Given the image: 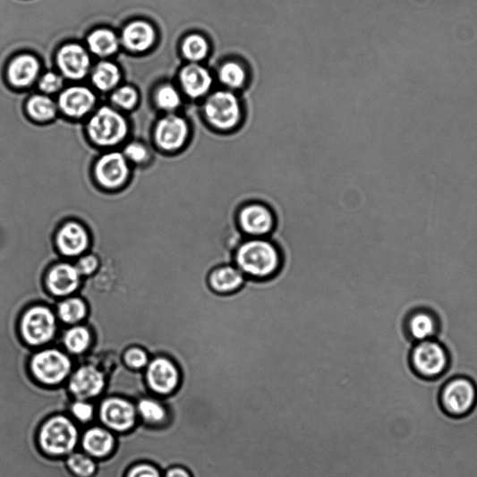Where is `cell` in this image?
<instances>
[{
    "label": "cell",
    "instance_id": "6da1fadb",
    "mask_svg": "<svg viewBox=\"0 0 477 477\" xmlns=\"http://www.w3.org/2000/svg\"><path fill=\"white\" fill-rule=\"evenodd\" d=\"M24 306L0 298V450L18 444L38 430L48 401L49 388L30 369L39 351L19 332Z\"/></svg>",
    "mask_w": 477,
    "mask_h": 477
},
{
    "label": "cell",
    "instance_id": "7a4b0ae2",
    "mask_svg": "<svg viewBox=\"0 0 477 477\" xmlns=\"http://www.w3.org/2000/svg\"><path fill=\"white\" fill-rule=\"evenodd\" d=\"M234 262L245 277L262 281L278 274L282 256L277 245L266 238H249L237 247Z\"/></svg>",
    "mask_w": 477,
    "mask_h": 477
},
{
    "label": "cell",
    "instance_id": "3957f363",
    "mask_svg": "<svg viewBox=\"0 0 477 477\" xmlns=\"http://www.w3.org/2000/svg\"><path fill=\"white\" fill-rule=\"evenodd\" d=\"M82 429L70 415H54L39 428V447L47 456L65 458L80 448Z\"/></svg>",
    "mask_w": 477,
    "mask_h": 477
},
{
    "label": "cell",
    "instance_id": "277c9868",
    "mask_svg": "<svg viewBox=\"0 0 477 477\" xmlns=\"http://www.w3.org/2000/svg\"><path fill=\"white\" fill-rule=\"evenodd\" d=\"M439 400L441 410L448 417L466 418L477 406V385L468 376H453L442 385Z\"/></svg>",
    "mask_w": 477,
    "mask_h": 477
},
{
    "label": "cell",
    "instance_id": "5b68a950",
    "mask_svg": "<svg viewBox=\"0 0 477 477\" xmlns=\"http://www.w3.org/2000/svg\"><path fill=\"white\" fill-rule=\"evenodd\" d=\"M408 365L419 379L435 381L449 371L451 360L447 349L431 338L418 343L411 353Z\"/></svg>",
    "mask_w": 477,
    "mask_h": 477
},
{
    "label": "cell",
    "instance_id": "8992f818",
    "mask_svg": "<svg viewBox=\"0 0 477 477\" xmlns=\"http://www.w3.org/2000/svg\"><path fill=\"white\" fill-rule=\"evenodd\" d=\"M30 369L39 384L47 388H56L71 377L74 363L71 355L61 349H43L32 356Z\"/></svg>",
    "mask_w": 477,
    "mask_h": 477
},
{
    "label": "cell",
    "instance_id": "52a82bcc",
    "mask_svg": "<svg viewBox=\"0 0 477 477\" xmlns=\"http://www.w3.org/2000/svg\"><path fill=\"white\" fill-rule=\"evenodd\" d=\"M19 332L24 342L38 348L52 342L57 333L56 316L49 306L36 304L22 312Z\"/></svg>",
    "mask_w": 477,
    "mask_h": 477
},
{
    "label": "cell",
    "instance_id": "ba28073f",
    "mask_svg": "<svg viewBox=\"0 0 477 477\" xmlns=\"http://www.w3.org/2000/svg\"><path fill=\"white\" fill-rule=\"evenodd\" d=\"M96 402L98 423L113 433H127L140 421L135 403L128 398L108 396H102Z\"/></svg>",
    "mask_w": 477,
    "mask_h": 477
},
{
    "label": "cell",
    "instance_id": "9c48e42d",
    "mask_svg": "<svg viewBox=\"0 0 477 477\" xmlns=\"http://www.w3.org/2000/svg\"><path fill=\"white\" fill-rule=\"evenodd\" d=\"M204 116L214 128L231 131L242 120V107L238 98L230 90H217L204 105Z\"/></svg>",
    "mask_w": 477,
    "mask_h": 477
},
{
    "label": "cell",
    "instance_id": "30bf717a",
    "mask_svg": "<svg viewBox=\"0 0 477 477\" xmlns=\"http://www.w3.org/2000/svg\"><path fill=\"white\" fill-rule=\"evenodd\" d=\"M87 129L89 138L96 144L109 147L120 143L125 138L127 124L119 112L104 106L89 120Z\"/></svg>",
    "mask_w": 477,
    "mask_h": 477
},
{
    "label": "cell",
    "instance_id": "8fae6325",
    "mask_svg": "<svg viewBox=\"0 0 477 477\" xmlns=\"http://www.w3.org/2000/svg\"><path fill=\"white\" fill-rule=\"evenodd\" d=\"M144 374L148 388L152 395L158 396L173 395L181 383V371L178 366L165 355L151 358Z\"/></svg>",
    "mask_w": 477,
    "mask_h": 477
},
{
    "label": "cell",
    "instance_id": "7c38bea8",
    "mask_svg": "<svg viewBox=\"0 0 477 477\" xmlns=\"http://www.w3.org/2000/svg\"><path fill=\"white\" fill-rule=\"evenodd\" d=\"M68 391L74 399L98 401L106 388L104 373L93 365L78 366L66 381Z\"/></svg>",
    "mask_w": 477,
    "mask_h": 477
},
{
    "label": "cell",
    "instance_id": "4fadbf2b",
    "mask_svg": "<svg viewBox=\"0 0 477 477\" xmlns=\"http://www.w3.org/2000/svg\"><path fill=\"white\" fill-rule=\"evenodd\" d=\"M236 219L239 229L249 238H265L277 226L275 213L260 202L245 204L238 211Z\"/></svg>",
    "mask_w": 477,
    "mask_h": 477
},
{
    "label": "cell",
    "instance_id": "5bb4252c",
    "mask_svg": "<svg viewBox=\"0 0 477 477\" xmlns=\"http://www.w3.org/2000/svg\"><path fill=\"white\" fill-rule=\"evenodd\" d=\"M55 241L59 253L66 259L78 258L89 247L88 230L78 220L65 221L58 229Z\"/></svg>",
    "mask_w": 477,
    "mask_h": 477
},
{
    "label": "cell",
    "instance_id": "9a60e30c",
    "mask_svg": "<svg viewBox=\"0 0 477 477\" xmlns=\"http://www.w3.org/2000/svg\"><path fill=\"white\" fill-rule=\"evenodd\" d=\"M116 444V434L101 424L82 429L80 448L96 460L109 457L115 452Z\"/></svg>",
    "mask_w": 477,
    "mask_h": 477
},
{
    "label": "cell",
    "instance_id": "2e32d148",
    "mask_svg": "<svg viewBox=\"0 0 477 477\" xmlns=\"http://www.w3.org/2000/svg\"><path fill=\"white\" fill-rule=\"evenodd\" d=\"M95 173L98 183L103 188L116 190L125 183L130 170L125 156L119 152H112L99 158Z\"/></svg>",
    "mask_w": 477,
    "mask_h": 477
},
{
    "label": "cell",
    "instance_id": "e0dca14e",
    "mask_svg": "<svg viewBox=\"0 0 477 477\" xmlns=\"http://www.w3.org/2000/svg\"><path fill=\"white\" fill-rule=\"evenodd\" d=\"M81 277L75 265L58 262L53 265L47 276V286L53 296L65 298L71 296L81 286Z\"/></svg>",
    "mask_w": 477,
    "mask_h": 477
},
{
    "label": "cell",
    "instance_id": "ac0fdd59",
    "mask_svg": "<svg viewBox=\"0 0 477 477\" xmlns=\"http://www.w3.org/2000/svg\"><path fill=\"white\" fill-rule=\"evenodd\" d=\"M190 128L188 123L177 115H168L158 122L155 138L162 149L173 151L183 146L188 139Z\"/></svg>",
    "mask_w": 477,
    "mask_h": 477
},
{
    "label": "cell",
    "instance_id": "d6986e66",
    "mask_svg": "<svg viewBox=\"0 0 477 477\" xmlns=\"http://www.w3.org/2000/svg\"><path fill=\"white\" fill-rule=\"evenodd\" d=\"M57 64L62 74L72 80H81L89 72L90 59L81 45H64L57 54Z\"/></svg>",
    "mask_w": 477,
    "mask_h": 477
},
{
    "label": "cell",
    "instance_id": "ffe728a7",
    "mask_svg": "<svg viewBox=\"0 0 477 477\" xmlns=\"http://www.w3.org/2000/svg\"><path fill=\"white\" fill-rule=\"evenodd\" d=\"M96 97L92 90L82 86L67 88L59 97L58 105L65 115L81 118L92 110Z\"/></svg>",
    "mask_w": 477,
    "mask_h": 477
},
{
    "label": "cell",
    "instance_id": "44dd1931",
    "mask_svg": "<svg viewBox=\"0 0 477 477\" xmlns=\"http://www.w3.org/2000/svg\"><path fill=\"white\" fill-rule=\"evenodd\" d=\"M180 83L186 95L200 98L209 94L213 85V77L208 68L192 63L180 72Z\"/></svg>",
    "mask_w": 477,
    "mask_h": 477
},
{
    "label": "cell",
    "instance_id": "7402d4cb",
    "mask_svg": "<svg viewBox=\"0 0 477 477\" xmlns=\"http://www.w3.org/2000/svg\"><path fill=\"white\" fill-rule=\"evenodd\" d=\"M40 71L39 62L30 55H21L12 59L7 66L6 77L11 85L17 88L30 86Z\"/></svg>",
    "mask_w": 477,
    "mask_h": 477
},
{
    "label": "cell",
    "instance_id": "603a6c76",
    "mask_svg": "<svg viewBox=\"0 0 477 477\" xmlns=\"http://www.w3.org/2000/svg\"><path fill=\"white\" fill-rule=\"evenodd\" d=\"M245 277L243 272L234 265H222L214 268L209 277V285L217 294H234L244 285Z\"/></svg>",
    "mask_w": 477,
    "mask_h": 477
},
{
    "label": "cell",
    "instance_id": "cb8c5ba5",
    "mask_svg": "<svg viewBox=\"0 0 477 477\" xmlns=\"http://www.w3.org/2000/svg\"><path fill=\"white\" fill-rule=\"evenodd\" d=\"M155 31L145 21H134L124 30L122 41L124 47L132 52L149 50L155 41Z\"/></svg>",
    "mask_w": 477,
    "mask_h": 477
},
{
    "label": "cell",
    "instance_id": "d4e9b609",
    "mask_svg": "<svg viewBox=\"0 0 477 477\" xmlns=\"http://www.w3.org/2000/svg\"><path fill=\"white\" fill-rule=\"evenodd\" d=\"M135 405L140 421L148 426L162 427L170 421L167 406L154 395L139 399Z\"/></svg>",
    "mask_w": 477,
    "mask_h": 477
},
{
    "label": "cell",
    "instance_id": "484cf974",
    "mask_svg": "<svg viewBox=\"0 0 477 477\" xmlns=\"http://www.w3.org/2000/svg\"><path fill=\"white\" fill-rule=\"evenodd\" d=\"M406 328L408 334L416 340L423 342L433 338L439 330L437 317L429 311L419 310L407 318Z\"/></svg>",
    "mask_w": 477,
    "mask_h": 477
},
{
    "label": "cell",
    "instance_id": "4316f807",
    "mask_svg": "<svg viewBox=\"0 0 477 477\" xmlns=\"http://www.w3.org/2000/svg\"><path fill=\"white\" fill-rule=\"evenodd\" d=\"M87 43L89 51L100 57L116 54L120 47V40L116 34L106 29L90 33Z\"/></svg>",
    "mask_w": 477,
    "mask_h": 477
},
{
    "label": "cell",
    "instance_id": "83f0119b",
    "mask_svg": "<svg viewBox=\"0 0 477 477\" xmlns=\"http://www.w3.org/2000/svg\"><path fill=\"white\" fill-rule=\"evenodd\" d=\"M63 345L68 353L79 356L85 353L93 343V334L84 325L75 326L63 335Z\"/></svg>",
    "mask_w": 477,
    "mask_h": 477
},
{
    "label": "cell",
    "instance_id": "f1b7e54d",
    "mask_svg": "<svg viewBox=\"0 0 477 477\" xmlns=\"http://www.w3.org/2000/svg\"><path fill=\"white\" fill-rule=\"evenodd\" d=\"M57 313L65 325H76L85 320L88 307L81 298L73 297L62 301L57 305Z\"/></svg>",
    "mask_w": 477,
    "mask_h": 477
},
{
    "label": "cell",
    "instance_id": "f546056e",
    "mask_svg": "<svg viewBox=\"0 0 477 477\" xmlns=\"http://www.w3.org/2000/svg\"><path fill=\"white\" fill-rule=\"evenodd\" d=\"M66 466L78 477H92L98 471V460L81 448L64 458Z\"/></svg>",
    "mask_w": 477,
    "mask_h": 477
},
{
    "label": "cell",
    "instance_id": "4dcf8cb0",
    "mask_svg": "<svg viewBox=\"0 0 477 477\" xmlns=\"http://www.w3.org/2000/svg\"><path fill=\"white\" fill-rule=\"evenodd\" d=\"M121 79V72L118 66L111 62H101L96 68L92 76L95 86L106 92L115 88Z\"/></svg>",
    "mask_w": 477,
    "mask_h": 477
},
{
    "label": "cell",
    "instance_id": "1f68e13d",
    "mask_svg": "<svg viewBox=\"0 0 477 477\" xmlns=\"http://www.w3.org/2000/svg\"><path fill=\"white\" fill-rule=\"evenodd\" d=\"M70 416L82 428L99 424L98 405L95 401L74 399L70 406Z\"/></svg>",
    "mask_w": 477,
    "mask_h": 477
},
{
    "label": "cell",
    "instance_id": "d6a6232c",
    "mask_svg": "<svg viewBox=\"0 0 477 477\" xmlns=\"http://www.w3.org/2000/svg\"><path fill=\"white\" fill-rule=\"evenodd\" d=\"M209 50L208 39L200 34L188 36L182 44V54L192 63H199L206 59Z\"/></svg>",
    "mask_w": 477,
    "mask_h": 477
},
{
    "label": "cell",
    "instance_id": "836d02e7",
    "mask_svg": "<svg viewBox=\"0 0 477 477\" xmlns=\"http://www.w3.org/2000/svg\"><path fill=\"white\" fill-rule=\"evenodd\" d=\"M218 77L225 86L231 89H239L244 85L247 74L244 67L240 63L230 61L221 65Z\"/></svg>",
    "mask_w": 477,
    "mask_h": 477
},
{
    "label": "cell",
    "instance_id": "e575fe53",
    "mask_svg": "<svg viewBox=\"0 0 477 477\" xmlns=\"http://www.w3.org/2000/svg\"><path fill=\"white\" fill-rule=\"evenodd\" d=\"M28 111L37 121L47 122L55 116L56 105L47 96H35L28 103Z\"/></svg>",
    "mask_w": 477,
    "mask_h": 477
},
{
    "label": "cell",
    "instance_id": "d590c367",
    "mask_svg": "<svg viewBox=\"0 0 477 477\" xmlns=\"http://www.w3.org/2000/svg\"><path fill=\"white\" fill-rule=\"evenodd\" d=\"M156 103L164 110L173 111L181 105V97L172 85H164L157 90Z\"/></svg>",
    "mask_w": 477,
    "mask_h": 477
},
{
    "label": "cell",
    "instance_id": "8d00e7d4",
    "mask_svg": "<svg viewBox=\"0 0 477 477\" xmlns=\"http://www.w3.org/2000/svg\"><path fill=\"white\" fill-rule=\"evenodd\" d=\"M150 357L147 351L142 347H129L124 353V362L125 365L133 371H145Z\"/></svg>",
    "mask_w": 477,
    "mask_h": 477
},
{
    "label": "cell",
    "instance_id": "74e56055",
    "mask_svg": "<svg viewBox=\"0 0 477 477\" xmlns=\"http://www.w3.org/2000/svg\"><path fill=\"white\" fill-rule=\"evenodd\" d=\"M138 100V93L130 86L121 87L112 95V102L124 109H132Z\"/></svg>",
    "mask_w": 477,
    "mask_h": 477
},
{
    "label": "cell",
    "instance_id": "f35d334b",
    "mask_svg": "<svg viewBox=\"0 0 477 477\" xmlns=\"http://www.w3.org/2000/svg\"><path fill=\"white\" fill-rule=\"evenodd\" d=\"M99 265L100 262L98 258L92 253H89L88 255L80 258L75 264L79 274L81 277H84L93 276L98 269Z\"/></svg>",
    "mask_w": 477,
    "mask_h": 477
},
{
    "label": "cell",
    "instance_id": "ab89813d",
    "mask_svg": "<svg viewBox=\"0 0 477 477\" xmlns=\"http://www.w3.org/2000/svg\"><path fill=\"white\" fill-rule=\"evenodd\" d=\"M125 477H164L163 473L156 465L149 463H141L132 466Z\"/></svg>",
    "mask_w": 477,
    "mask_h": 477
},
{
    "label": "cell",
    "instance_id": "60d3db41",
    "mask_svg": "<svg viewBox=\"0 0 477 477\" xmlns=\"http://www.w3.org/2000/svg\"><path fill=\"white\" fill-rule=\"evenodd\" d=\"M63 82L64 80L60 75L55 72H48L40 79L39 89L45 94H54L58 92L63 87Z\"/></svg>",
    "mask_w": 477,
    "mask_h": 477
},
{
    "label": "cell",
    "instance_id": "b9f144b4",
    "mask_svg": "<svg viewBox=\"0 0 477 477\" xmlns=\"http://www.w3.org/2000/svg\"><path fill=\"white\" fill-rule=\"evenodd\" d=\"M124 156L133 163H141L146 160L148 150L141 144L132 143L128 145L124 149Z\"/></svg>",
    "mask_w": 477,
    "mask_h": 477
},
{
    "label": "cell",
    "instance_id": "7bdbcfd3",
    "mask_svg": "<svg viewBox=\"0 0 477 477\" xmlns=\"http://www.w3.org/2000/svg\"><path fill=\"white\" fill-rule=\"evenodd\" d=\"M164 477H194L192 473L184 466H172L166 470L164 474Z\"/></svg>",
    "mask_w": 477,
    "mask_h": 477
}]
</instances>
